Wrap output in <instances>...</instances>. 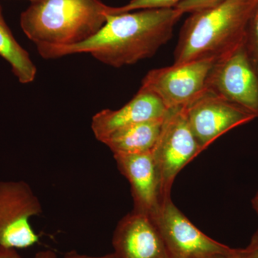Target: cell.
Here are the masks:
<instances>
[{"instance_id": "6da1fadb", "label": "cell", "mask_w": 258, "mask_h": 258, "mask_svg": "<svg viewBox=\"0 0 258 258\" xmlns=\"http://www.w3.org/2000/svg\"><path fill=\"white\" fill-rule=\"evenodd\" d=\"M183 14L176 8L108 15L96 34L70 46H37L45 59L89 53L102 63L118 68L152 57L169 41Z\"/></svg>"}, {"instance_id": "7a4b0ae2", "label": "cell", "mask_w": 258, "mask_h": 258, "mask_svg": "<svg viewBox=\"0 0 258 258\" xmlns=\"http://www.w3.org/2000/svg\"><path fill=\"white\" fill-rule=\"evenodd\" d=\"M258 0H225L191 13L181 27L174 64L215 59L242 45Z\"/></svg>"}, {"instance_id": "3957f363", "label": "cell", "mask_w": 258, "mask_h": 258, "mask_svg": "<svg viewBox=\"0 0 258 258\" xmlns=\"http://www.w3.org/2000/svg\"><path fill=\"white\" fill-rule=\"evenodd\" d=\"M109 9L100 0H36L22 13L20 25L37 46H70L96 34Z\"/></svg>"}, {"instance_id": "277c9868", "label": "cell", "mask_w": 258, "mask_h": 258, "mask_svg": "<svg viewBox=\"0 0 258 258\" xmlns=\"http://www.w3.org/2000/svg\"><path fill=\"white\" fill-rule=\"evenodd\" d=\"M160 190L161 206L171 198L176 176L202 152L190 127L186 107L168 109L154 149Z\"/></svg>"}, {"instance_id": "5b68a950", "label": "cell", "mask_w": 258, "mask_h": 258, "mask_svg": "<svg viewBox=\"0 0 258 258\" xmlns=\"http://www.w3.org/2000/svg\"><path fill=\"white\" fill-rule=\"evenodd\" d=\"M41 203L28 183L0 181V247L24 249L38 242L30 223L42 213Z\"/></svg>"}, {"instance_id": "8992f818", "label": "cell", "mask_w": 258, "mask_h": 258, "mask_svg": "<svg viewBox=\"0 0 258 258\" xmlns=\"http://www.w3.org/2000/svg\"><path fill=\"white\" fill-rule=\"evenodd\" d=\"M207 89L258 118V71L244 42L215 60Z\"/></svg>"}, {"instance_id": "52a82bcc", "label": "cell", "mask_w": 258, "mask_h": 258, "mask_svg": "<svg viewBox=\"0 0 258 258\" xmlns=\"http://www.w3.org/2000/svg\"><path fill=\"white\" fill-rule=\"evenodd\" d=\"M160 232L170 258H217L234 249L210 238L193 225L173 203L163 204L152 218Z\"/></svg>"}, {"instance_id": "ba28073f", "label": "cell", "mask_w": 258, "mask_h": 258, "mask_svg": "<svg viewBox=\"0 0 258 258\" xmlns=\"http://www.w3.org/2000/svg\"><path fill=\"white\" fill-rule=\"evenodd\" d=\"M215 59H204L153 69L141 87L155 93L167 109L186 107L207 90Z\"/></svg>"}, {"instance_id": "9c48e42d", "label": "cell", "mask_w": 258, "mask_h": 258, "mask_svg": "<svg viewBox=\"0 0 258 258\" xmlns=\"http://www.w3.org/2000/svg\"><path fill=\"white\" fill-rule=\"evenodd\" d=\"M186 108L190 127L203 151L229 131L257 118L208 89Z\"/></svg>"}, {"instance_id": "30bf717a", "label": "cell", "mask_w": 258, "mask_h": 258, "mask_svg": "<svg viewBox=\"0 0 258 258\" xmlns=\"http://www.w3.org/2000/svg\"><path fill=\"white\" fill-rule=\"evenodd\" d=\"M112 244L116 258H170L152 219L134 210L118 222Z\"/></svg>"}, {"instance_id": "8fae6325", "label": "cell", "mask_w": 258, "mask_h": 258, "mask_svg": "<svg viewBox=\"0 0 258 258\" xmlns=\"http://www.w3.org/2000/svg\"><path fill=\"white\" fill-rule=\"evenodd\" d=\"M120 172L128 179L134 211L154 218L161 208L159 180L152 152L113 156Z\"/></svg>"}, {"instance_id": "7c38bea8", "label": "cell", "mask_w": 258, "mask_h": 258, "mask_svg": "<svg viewBox=\"0 0 258 258\" xmlns=\"http://www.w3.org/2000/svg\"><path fill=\"white\" fill-rule=\"evenodd\" d=\"M167 111L155 93L141 87L134 98L119 109L102 110L93 115L91 129L97 140L103 142L121 129L164 118Z\"/></svg>"}, {"instance_id": "4fadbf2b", "label": "cell", "mask_w": 258, "mask_h": 258, "mask_svg": "<svg viewBox=\"0 0 258 258\" xmlns=\"http://www.w3.org/2000/svg\"><path fill=\"white\" fill-rule=\"evenodd\" d=\"M164 118L121 129L111 134L102 143L109 148L113 156L151 152L159 138Z\"/></svg>"}, {"instance_id": "5bb4252c", "label": "cell", "mask_w": 258, "mask_h": 258, "mask_svg": "<svg viewBox=\"0 0 258 258\" xmlns=\"http://www.w3.org/2000/svg\"><path fill=\"white\" fill-rule=\"evenodd\" d=\"M0 57L11 66L20 83L28 84L35 81L37 68L26 50L23 48L5 22L0 5Z\"/></svg>"}, {"instance_id": "9a60e30c", "label": "cell", "mask_w": 258, "mask_h": 258, "mask_svg": "<svg viewBox=\"0 0 258 258\" xmlns=\"http://www.w3.org/2000/svg\"><path fill=\"white\" fill-rule=\"evenodd\" d=\"M182 0H132L128 4L120 8L110 7L109 15L120 14L135 10L174 8Z\"/></svg>"}, {"instance_id": "2e32d148", "label": "cell", "mask_w": 258, "mask_h": 258, "mask_svg": "<svg viewBox=\"0 0 258 258\" xmlns=\"http://www.w3.org/2000/svg\"><path fill=\"white\" fill-rule=\"evenodd\" d=\"M244 45L258 71V5L249 20Z\"/></svg>"}, {"instance_id": "e0dca14e", "label": "cell", "mask_w": 258, "mask_h": 258, "mask_svg": "<svg viewBox=\"0 0 258 258\" xmlns=\"http://www.w3.org/2000/svg\"><path fill=\"white\" fill-rule=\"evenodd\" d=\"M224 1L225 0H182L174 8L179 10L183 14H191L195 12L216 6Z\"/></svg>"}, {"instance_id": "ac0fdd59", "label": "cell", "mask_w": 258, "mask_h": 258, "mask_svg": "<svg viewBox=\"0 0 258 258\" xmlns=\"http://www.w3.org/2000/svg\"><path fill=\"white\" fill-rule=\"evenodd\" d=\"M242 258H258V228L251 237L250 242L245 248H239Z\"/></svg>"}, {"instance_id": "d6986e66", "label": "cell", "mask_w": 258, "mask_h": 258, "mask_svg": "<svg viewBox=\"0 0 258 258\" xmlns=\"http://www.w3.org/2000/svg\"><path fill=\"white\" fill-rule=\"evenodd\" d=\"M62 258H116L113 252L110 254H107L106 255L101 256V257H91V256L84 255L76 252V251H72L66 254Z\"/></svg>"}, {"instance_id": "ffe728a7", "label": "cell", "mask_w": 258, "mask_h": 258, "mask_svg": "<svg viewBox=\"0 0 258 258\" xmlns=\"http://www.w3.org/2000/svg\"><path fill=\"white\" fill-rule=\"evenodd\" d=\"M0 258H22L16 249L0 247Z\"/></svg>"}, {"instance_id": "44dd1931", "label": "cell", "mask_w": 258, "mask_h": 258, "mask_svg": "<svg viewBox=\"0 0 258 258\" xmlns=\"http://www.w3.org/2000/svg\"><path fill=\"white\" fill-rule=\"evenodd\" d=\"M33 258H57V256L52 251L45 250L37 252Z\"/></svg>"}, {"instance_id": "7402d4cb", "label": "cell", "mask_w": 258, "mask_h": 258, "mask_svg": "<svg viewBox=\"0 0 258 258\" xmlns=\"http://www.w3.org/2000/svg\"><path fill=\"white\" fill-rule=\"evenodd\" d=\"M217 258H242L241 257L240 252H239V248L234 249L233 252L232 253L228 254V255L222 256V257Z\"/></svg>"}, {"instance_id": "603a6c76", "label": "cell", "mask_w": 258, "mask_h": 258, "mask_svg": "<svg viewBox=\"0 0 258 258\" xmlns=\"http://www.w3.org/2000/svg\"><path fill=\"white\" fill-rule=\"evenodd\" d=\"M251 203H252V208L254 209V211L256 212L258 215V190L255 195H254V198H252Z\"/></svg>"}, {"instance_id": "cb8c5ba5", "label": "cell", "mask_w": 258, "mask_h": 258, "mask_svg": "<svg viewBox=\"0 0 258 258\" xmlns=\"http://www.w3.org/2000/svg\"><path fill=\"white\" fill-rule=\"evenodd\" d=\"M28 1H30V3H32V2L36 1V0H28Z\"/></svg>"}]
</instances>
